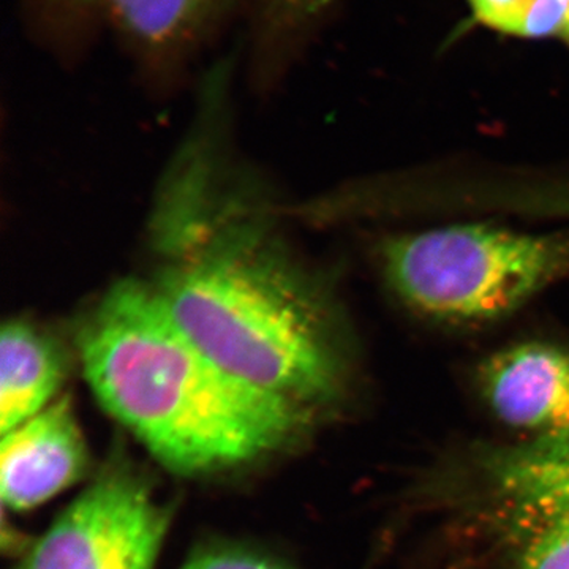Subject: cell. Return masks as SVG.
Segmentation results:
<instances>
[{"instance_id": "cell-1", "label": "cell", "mask_w": 569, "mask_h": 569, "mask_svg": "<svg viewBox=\"0 0 569 569\" xmlns=\"http://www.w3.org/2000/svg\"><path fill=\"white\" fill-rule=\"evenodd\" d=\"M86 380L104 410L179 475L253 462L305 432L309 408L246 383L186 335L157 290L119 282L81 326Z\"/></svg>"}, {"instance_id": "cell-2", "label": "cell", "mask_w": 569, "mask_h": 569, "mask_svg": "<svg viewBox=\"0 0 569 569\" xmlns=\"http://www.w3.org/2000/svg\"><path fill=\"white\" fill-rule=\"evenodd\" d=\"M157 293L217 366L309 408L342 383L339 326L305 276L253 238H220L164 269Z\"/></svg>"}, {"instance_id": "cell-3", "label": "cell", "mask_w": 569, "mask_h": 569, "mask_svg": "<svg viewBox=\"0 0 569 569\" xmlns=\"http://www.w3.org/2000/svg\"><path fill=\"white\" fill-rule=\"evenodd\" d=\"M380 266L415 316L447 326L496 323L569 277V233L458 223L389 236Z\"/></svg>"}, {"instance_id": "cell-4", "label": "cell", "mask_w": 569, "mask_h": 569, "mask_svg": "<svg viewBox=\"0 0 569 569\" xmlns=\"http://www.w3.org/2000/svg\"><path fill=\"white\" fill-rule=\"evenodd\" d=\"M168 527L170 511L137 471L107 468L17 569H153Z\"/></svg>"}, {"instance_id": "cell-5", "label": "cell", "mask_w": 569, "mask_h": 569, "mask_svg": "<svg viewBox=\"0 0 569 569\" xmlns=\"http://www.w3.org/2000/svg\"><path fill=\"white\" fill-rule=\"evenodd\" d=\"M490 490L511 569H569V432L497 456Z\"/></svg>"}, {"instance_id": "cell-6", "label": "cell", "mask_w": 569, "mask_h": 569, "mask_svg": "<svg viewBox=\"0 0 569 569\" xmlns=\"http://www.w3.org/2000/svg\"><path fill=\"white\" fill-rule=\"evenodd\" d=\"M482 397L503 425L531 438L569 432V350L529 340L481 362Z\"/></svg>"}, {"instance_id": "cell-7", "label": "cell", "mask_w": 569, "mask_h": 569, "mask_svg": "<svg viewBox=\"0 0 569 569\" xmlns=\"http://www.w3.org/2000/svg\"><path fill=\"white\" fill-rule=\"evenodd\" d=\"M89 449L70 399L61 397L2 436L0 488L3 507L24 512L84 477Z\"/></svg>"}, {"instance_id": "cell-8", "label": "cell", "mask_w": 569, "mask_h": 569, "mask_svg": "<svg viewBox=\"0 0 569 569\" xmlns=\"http://www.w3.org/2000/svg\"><path fill=\"white\" fill-rule=\"evenodd\" d=\"M66 9L110 26L141 51L164 56L201 39L231 0H59Z\"/></svg>"}, {"instance_id": "cell-9", "label": "cell", "mask_w": 569, "mask_h": 569, "mask_svg": "<svg viewBox=\"0 0 569 569\" xmlns=\"http://www.w3.org/2000/svg\"><path fill=\"white\" fill-rule=\"evenodd\" d=\"M66 372V355L48 332L31 321H7L0 336L2 436L50 407Z\"/></svg>"}, {"instance_id": "cell-10", "label": "cell", "mask_w": 569, "mask_h": 569, "mask_svg": "<svg viewBox=\"0 0 569 569\" xmlns=\"http://www.w3.org/2000/svg\"><path fill=\"white\" fill-rule=\"evenodd\" d=\"M508 36L569 41V0H530L512 22Z\"/></svg>"}, {"instance_id": "cell-11", "label": "cell", "mask_w": 569, "mask_h": 569, "mask_svg": "<svg viewBox=\"0 0 569 569\" xmlns=\"http://www.w3.org/2000/svg\"><path fill=\"white\" fill-rule=\"evenodd\" d=\"M181 569H287L274 560L239 549H212L198 553Z\"/></svg>"}, {"instance_id": "cell-12", "label": "cell", "mask_w": 569, "mask_h": 569, "mask_svg": "<svg viewBox=\"0 0 569 569\" xmlns=\"http://www.w3.org/2000/svg\"><path fill=\"white\" fill-rule=\"evenodd\" d=\"M332 0H257L269 20L279 26H301L317 18Z\"/></svg>"}, {"instance_id": "cell-13", "label": "cell", "mask_w": 569, "mask_h": 569, "mask_svg": "<svg viewBox=\"0 0 569 569\" xmlns=\"http://www.w3.org/2000/svg\"><path fill=\"white\" fill-rule=\"evenodd\" d=\"M530 0H468L471 13L486 28L507 33Z\"/></svg>"}]
</instances>
